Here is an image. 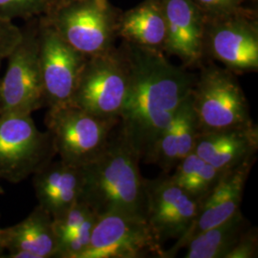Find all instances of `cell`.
Wrapping results in <instances>:
<instances>
[{
  "label": "cell",
  "instance_id": "cell-1",
  "mask_svg": "<svg viewBox=\"0 0 258 258\" xmlns=\"http://www.w3.org/2000/svg\"><path fill=\"white\" fill-rule=\"evenodd\" d=\"M120 49L127 66L128 87L119 128L145 160L190 95L196 75L172 64L163 51L123 40Z\"/></svg>",
  "mask_w": 258,
  "mask_h": 258
},
{
  "label": "cell",
  "instance_id": "cell-2",
  "mask_svg": "<svg viewBox=\"0 0 258 258\" xmlns=\"http://www.w3.org/2000/svg\"><path fill=\"white\" fill-rule=\"evenodd\" d=\"M140 161L118 123L99 155L82 166L81 200L99 215L120 212L145 218L146 179Z\"/></svg>",
  "mask_w": 258,
  "mask_h": 258
},
{
  "label": "cell",
  "instance_id": "cell-3",
  "mask_svg": "<svg viewBox=\"0 0 258 258\" xmlns=\"http://www.w3.org/2000/svg\"><path fill=\"white\" fill-rule=\"evenodd\" d=\"M120 17L109 0H58L41 19L88 57L115 47Z\"/></svg>",
  "mask_w": 258,
  "mask_h": 258
},
{
  "label": "cell",
  "instance_id": "cell-4",
  "mask_svg": "<svg viewBox=\"0 0 258 258\" xmlns=\"http://www.w3.org/2000/svg\"><path fill=\"white\" fill-rule=\"evenodd\" d=\"M190 103L200 134L254 123L235 74L217 65H205L196 76Z\"/></svg>",
  "mask_w": 258,
  "mask_h": 258
},
{
  "label": "cell",
  "instance_id": "cell-5",
  "mask_svg": "<svg viewBox=\"0 0 258 258\" xmlns=\"http://www.w3.org/2000/svg\"><path fill=\"white\" fill-rule=\"evenodd\" d=\"M119 121L93 115L72 104L48 108L45 115L55 155L77 166H84L99 155Z\"/></svg>",
  "mask_w": 258,
  "mask_h": 258
},
{
  "label": "cell",
  "instance_id": "cell-6",
  "mask_svg": "<svg viewBox=\"0 0 258 258\" xmlns=\"http://www.w3.org/2000/svg\"><path fill=\"white\" fill-rule=\"evenodd\" d=\"M27 22L21 28L19 43L6 58L7 67L0 78V114H33L45 107L38 52V19Z\"/></svg>",
  "mask_w": 258,
  "mask_h": 258
},
{
  "label": "cell",
  "instance_id": "cell-7",
  "mask_svg": "<svg viewBox=\"0 0 258 258\" xmlns=\"http://www.w3.org/2000/svg\"><path fill=\"white\" fill-rule=\"evenodd\" d=\"M128 87L127 66L119 48L86 57L72 105L93 115L119 119Z\"/></svg>",
  "mask_w": 258,
  "mask_h": 258
},
{
  "label": "cell",
  "instance_id": "cell-8",
  "mask_svg": "<svg viewBox=\"0 0 258 258\" xmlns=\"http://www.w3.org/2000/svg\"><path fill=\"white\" fill-rule=\"evenodd\" d=\"M55 156L49 132L37 128L32 114H0V180L20 183Z\"/></svg>",
  "mask_w": 258,
  "mask_h": 258
},
{
  "label": "cell",
  "instance_id": "cell-9",
  "mask_svg": "<svg viewBox=\"0 0 258 258\" xmlns=\"http://www.w3.org/2000/svg\"><path fill=\"white\" fill-rule=\"evenodd\" d=\"M204 55L219 61L234 74L258 70V25L248 10L206 18Z\"/></svg>",
  "mask_w": 258,
  "mask_h": 258
},
{
  "label": "cell",
  "instance_id": "cell-10",
  "mask_svg": "<svg viewBox=\"0 0 258 258\" xmlns=\"http://www.w3.org/2000/svg\"><path fill=\"white\" fill-rule=\"evenodd\" d=\"M164 254L146 218L109 212L99 215L81 258H164Z\"/></svg>",
  "mask_w": 258,
  "mask_h": 258
},
{
  "label": "cell",
  "instance_id": "cell-11",
  "mask_svg": "<svg viewBox=\"0 0 258 258\" xmlns=\"http://www.w3.org/2000/svg\"><path fill=\"white\" fill-rule=\"evenodd\" d=\"M38 52L45 107L71 105L86 56L70 46L41 18L38 19Z\"/></svg>",
  "mask_w": 258,
  "mask_h": 258
},
{
  "label": "cell",
  "instance_id": "cell-12",
  "mask_svg": "<svg viewBox=\"0 0 258 258\" xmlns=\"http://www.w3.org/2000/svg\"><path fill=\"white\" fill-rule=\"evenodd\" d=\"M200 203L164 173L146 179L145 218L158 242L183 237L199 211Z\"/></svg>",
  "mask_w": 258,
  "mask_h": 258
},
{
  "label": "cell",
  "instance_id": "cell-13",
  "mask_svg": "<svg viewBox=\"0 0 258 258\" xmlns=\"http://www.w3.org/2000/svg\"><path fill=\"white\" fill-rule=\"evenodd\" d=\"M255 161L256 157L250 158L239 166L222 173L217 184L200 204L198 213L189 230L183 237L176 241L171 249H165L164 258L174 257L196 234L221 224L239 212L249 172Z\"/></svg>",
  "mask_w": 258,
  "mask_h": 258
},
{
  "label": "cell",
  "instance_id": "cell-14",
  "mask_svg": "<svg viewBox=\"0 0 258 258\" xmlns=\"http://www.w3.org/2000/svg\"><path fill=\"white\" fill-rule=\"evenodd\" d=\"M165 21L163 52L178 57L185 68L201 64L206 17L194 0H160Z\"/></svg>",
  "mask_w": 258,
  "mask_h": 258
},
{
  "label": "cell",
  "instance_id": "cell-15",
  "mask_svg": "<svg viewBox=\"0 0 258 258\" xmlns=\"http://www.w3.org/2000/svg\"><path fill=\"white\" fill-rule=\"evenodd\" d=\"M32 176L37 205L53 218L61 215L82 198V166L52 159Z\"/></svg>",
  "mask_w": 258,
  "mask_h": 258
},
{
  "label": "cell",
  "instance_id": "cell-16",
  "mask_svg": "<svg viewBox=\"0 0 258 258\" xmlns=\"http://www.w3.org/2000/svg\"><path fill=\"white\" fill-rule=\"evenodd\" d=\"M1 239L9 258H56L57 242L53 217L39 205L26 218L1 229Z\"/></svg>",
  "mask_w": 258,
  "mask_h": 258
},
{
  "label": "cell",
  "instance_id": "cell-17",
  "mask_svg": "<svg viewBox=\"0 0 258 258\" xmlns=\"http://www.w3.org/2000/svg\"><path fill=\"white\" fill-rule=\"evenodd\" d=\"M258 127L255 123L237 128L199 134L194 152L220 171L256 157Z\"/></svg>",
  "mask_w": 258,
  "mask_h": 258
},
{
  "label": "cell",
  "instance_id": "cell-18",
  "mask_svg": "<svg viewBox=\"0 0 258 258\" xmlns=\"http://www.w3.org/2000/svg\"><path fill=\"white\" fill-rule=\"evenodd\" d=\"M166 36V21L160 0H145L120 14L118 37L123 41L163 51Z\"/></svg>",
  "mask_w": 258,
  "mask_h": 258
},
{
  "label": "cell",
  "instance_id": "cell-19",
  "mask_svg": "<svg viewBox=\"0 0 258 258\" xmlns=\"http://www.w3.org/2000/svg\"><path fill=\"white\" fill-rule=\"evenodd\" d=\"M249 227L250 223L240 210L231 218L189 240L184 247V257L225 258Z\"/></svg>",
  "mask_w": 258,
  "mask_h": 258
},
{
  "label": "cell",
  "instance_id": "cell-20",
  "mask_svg": "<svg viewBox=\"0 0 258 258\" xmlns=\"http://www.w3.org/2000/svg\"><path fill=\"white\" fill-rule=\"evenodd\" d=\"M173 170L169 178L200 204L212 191L223 173L194 151L180 160Z\"/></svg>",
  "mask_w": 258,
  "mask_h": 258
},
{
  "label": "cell",
  "instance_id": "cell-21",
  "mask_svg": "<svg viewBox=\"0 0 258 258\" xmlns=\"http://www.w3.org/2000/svg\"><path fill=\"white\" fill-rule=\"evenodd\" d=\"M56 2L57 0H0V17L11 21L39 19L46 16Z\"/></svg>",
  "mask_w": 258,
  "mask_h": 258
},
{
  "label": "cell",
  "instance_id": "cell-22",
  "mask_svg": "<svg viewBox=\"0 0 258 258\" xmlns=\"http://www.w3.org/2000/svg\"><path fill=\"white\" fill-rule=\"evenodd\" d=\"M21 35V28L17 26L14 21L0 17V65L19 43Z\"/></svg>",
  "mask_w": 258,
  "mask_h": 258
},
{
  "label": "cell",
  "instance_id": "cell-23",
  "mask_svg": "<svg viewBox=\"0 0 258 258\" xmlns=\"http://www.w3.org/2000/svg\"><path fill=\"white\" fill-rule=\"evenodd\" d=\"M258 256L257 228L249 227L225 258H256Z\"/></svg>",
  "mask_w": 258,
  "mask_h": 258
},
{
  "label": "cell",
  "instance_id": "cell-24",
  "mask_svg": "<svg viewBox=\"0 0 258 258\" xmlns=\"http://www.w3.org/2000/svg\"><path fill=\"white\" fill-rule=\"evenodd\" d=\"M245 0H194L206 18H215L242 9Z\"/></svg>",
  "mask_w": 258,
  "mask_h": 258
},
{
  "label": "cell",
  "instance_id": "cell-25",
  "mask_svg": "<svg viewBox=\"0 0 258 258\" xmlns=\"http://www.w3.org/2000/svg\"><path fill=\"white\" fill-rule=\"evenodd\" d=\"M1 229L2 228H0V258L4 257V252H5V249L3 247L2 239H1Z\"/></svg>",
  "mask_w": 258,
  "mask_h": 258
},
{
  "label": "cell",
  "instance_id": "cell-26",
  "mask_svg": "<svg viewBox=\"0 0 258 258\" xmlns=\"http://www.w3.org/2000/svg\"><path fill=\"white\" fill-rule=\"evenodd\" d=\"M5 194V191H4V189L0 186V195H2V194Z\"/></svg>",
  "mask_w": 258,
  "mask_h": 258
},
{
  "label": "cell",
  "instance_id": "cell-27",
  "mask_svg": "<svg viewBox=\"0 0 258 258\" xmlns=\"http://www.w3.org/2000/svg\"><path fill=\"white\" fill-rule=\"evenodd\" d=\"M57 1H58V0H57Z\"/></svg>",
  "mask_w": 258,
  "mask_h": 258
}]
</instances>
